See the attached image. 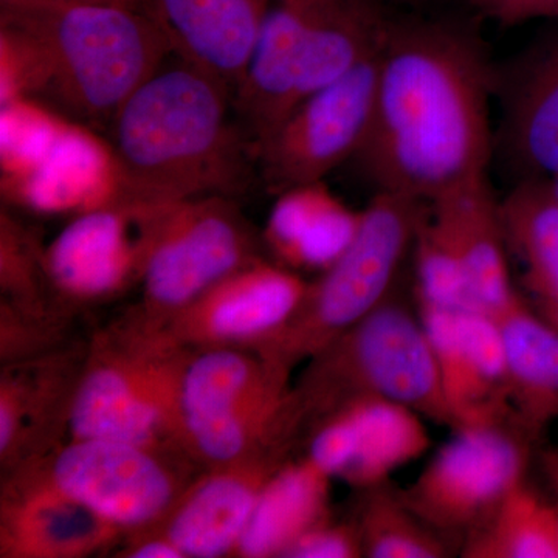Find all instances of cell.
I'll return each mask as SVG.
<instances>
[{
    "mask_svg": "<svg viewBox=\"0 0 558 558\" xmlns=\"http://www.w3.org/2000/svg\"><path fill=\"white\" fill-rule=\"evenodd\" d=\"M84 362L68 354L21 360L0 380V457L10 472L39 461L62 416L69 418ZM69 425V424H68Z\"/></svg>",
    "mask_w": 558,
    "mask_h": 558,
    "instance_id": "ffe728a7",
    "label": "cell"
},
{
    "mask_svg": "<svg viewBox=\"0 0 558 558\" xmlns=\"http://www.w3.org/2000/svg\"><path fill=\"white\" fill-rule=\"evenodd\" d=\"M295 391L307 421L349 400L377 398L453 428L421 312L403 300L398 288L357 325L307 360Z\"/></svg>",
    "mask_w": 558,
    "mask_h": 558,
    "instance_id": "277c9868",
    "label": "cell"
},
{
    "mask_svg": "<svg viewBox=\"0 0 558 558\" xmlns=\"http://www.w3.org/2000/svg\"><path fill=\"white\" fill-rule=\"evenodd\" d=\"M289 373L258 351L236 347L204 348L183 363L179 388V418L185 414L220 413L271 398L290 388Z\"/></svg>",
    "mask_w": 558,
    "mask_h": 558,
    "instance_id": "4316f807",
    "label": "cell"
},
{
    "mask_svg": "<svg viewBox=\"0 0 558 558\" xmlns=\"http://www.w3.org/2000/svg\"><path fill=\"white\" fill-rule=\"evenodd\" d=\"M175 54L236 89L271 0H154Z\"/></svg>",
    "mask_w": 558,
    "mask_h": 558,
    "instance_id": "44dd1931",
    "label": "cell"
},
{
    "mask_svg": "<svg viewBox=\"0 0 558 558\" xmlns=\"http://www.w3.org/2000/svg\"><path fill=\"white\" fill-rule=\"evenodd\" d=\"M311 0H271L233 92V113L253 154L299 102Z\"/></svg>",
    "mask_w": 558,
    "mask_h": 558,
    "instance_id": "d6986e66",
    "label": "cell"
},
{
    "mask_svg": "<svg viewBox=\"0 0 558 558\" xmlns=\"http://www.w3.org/2000/svg\"><path fill=\"white\" fill-rule=\"evenodd\" d=\"M396 2L403 3V5L424 7L435 2V0H396Z\"/></svg>",
    "mask_w": 558,
    "mask_h": 558,
    "instance_id": "74e56055",
    "label": "cell"
},
{
    "mask_svg": "<svg viewBox=\"0 0 558 558\" xmlns=\"http://www.w3.org/2000/svg\"><path fill=\"white\" fill-rule=\"evenodd\" d=\"M438 362L453 429L512 422L497 318L480 311L417 304Z\"/></svg>",
    "mask_w": 558,
    "mask_h": 558,
    "instance_id": "5bb4252c",
    "label": "cell"
},
{
    "mask_svg": "<svg viewBox=\"0 0 558 558\" xmlns=\"http://www.w3.org/2000/svg\"><path fill=\"white\" fill-rule=\"evenodd\" d=\"M427 208L413 197L376 191L354 241L310 282L288 325L256 351L290 374L376 310L396 289Z\"/></svg>",
    "mask_w": 558,
    "mask_h": 558,
    "instance_id": "5b68a950",
    "label": "cell"
},
{
    "mask_svg": "<svg viewBox=\"0 0 558 558\" xmlns=\"http://www.w3.org/2000/svg\"><path fill=\"white\" fill-rule=\"evenodd\" d=\"M539 314L543 317L548 318L553 325H556L558 328V304H553V306H542L538 307Z\"/></svg>",
    "mask_w": 558,
    "mask_h": 558,
    "instance_id": "8d00e7d4",
    "label": "cell"
},
{
    "mask_svg": "<svg viewBox=\"0 0 558 558\" xmlns=\"http://www.w3.org/2000/svg\"><path fill=\"white\" fill-rule=\"evenodd\" d=\"M121 534L54 486L38 462L10 472L0 506V556L84 558L109 549Z\"/></svg>",
    "mask_w": 558,
    "mask_h": 558,
    "instance_id": "9a60e30c",
    "label": "cell"
},
{
    "mask_svg": "<svg viewBox=\"0 0 558 558\" xmlns=\"http://www.w3.org/2000/svg\"><path fill=\"white\" fill-rule=\"evenodd\" d=\"M377 57L299 102L255 149L270 190L322 182L362 149L373 121Z\"/></svg>",
    "mask_w": 558,
    "mask_h": 558,
    "instance_id": "30bf717a",
    "label": "cell"
},
{
    "mask_svg": "<svg viewBox=\"0 0 558 558\" xmlns=\"http://www.w3.org/2000/svg\"><path fill=\"white\" fill-rule=\"evenodd\" d=\"M495 150L520 179L558 178V31L497 69Z\"/></svg>",
    "mask_w": 558,
    "mask_h": 558,
    "instance_id": "2e32d148",
    "label": "cell"
},
{
    "mask_svg": "<svg viewBox=\"0 0 558 558\" xmlns=\"http://www.w3.org/2000/svg\"><path fill=\"white\" fill-rule=\"evenodd\" d=\"M307 286L299 271L260 256L213 286L160 328L186 349L258 348L288 325Z\"/></svg>",
    "mask_w": 558,
    "mask_h": 558,
    "instance_id": "4fadbf2b",
    "label": "cell"
},
{
    "mask_svg": "<svg viewBox=\"0 0 558 558\" xmlns=\"http://www.w3.org/2000/svg\"><path fill=\"white\" fill-rule=\"evenodd\" d=\"M464 558H558V510L527 481L459 549Z\"/></svg>",
    "mask_w": 558,
    "mask_h": 558,
    "instance_id": "f1b7e54d",
    "label": "cell"
},
{
    "mask_svg": "<svg viewBox=\"0 0 558 558\" xmlns=\"http://www.w3.org/2000/svg\"><path fill=\"white\" fill-rule=\"evenodd\" d=\"M234 197L209 196L161 208L142 271L143 317L163 326L223 278L260 258Z\"/></svg>",
    "mask_w": 558,
    "mask_h": 558,
    "instance_id": "52a82bcc",
    "label": "cell"
},
{
    "mask_svg": "<svg viewBox=\"0 0 558 558\" xmlns=\"http://www.w3.org/2000/svg\"><path fill=\"white\" fill-rule=\"evenodd\" d=\"M497 318L513 424L537 442L558 418V328L517 295Z\"/></svg>",
    "mask_w": 558,
    "mask_h": 558,
    "instance_id": "cb8c5ba5",
    "label": "cell"
},
{
    "mask_svg": "<svg viewBox=\"0 0 558 558\" xmlns=\"http://www.w3.org/2000/svg\"><path fill=\"white\" fill-rule=\"evenodd\" d=\"M542 468L549 484L550 499L558 510V449L542 451Z\"/></svg>",
    "mask_w": 558,
    "mask_h": 558,
    "instance_id": "e575fe53",
    "label": "cell"
},
{
    "mask_svg": "<svg viewBox=\"0 0 558 558\" xmlns=\"http://www.w3.org/2000/svg\"><path fill=\"white\" fill-rule=\"evenodd\" d=\"M360 557H363V546L355 521L337 523L330 517L304 532L282 554V558Z\"/></svg>",
    "mask_w": 558,
    "mask_h": 558,
    "instance_id": "1f68e13d",
    "label": "cell"
},
{
    "mask_svg": "<svg viewBox=\"0 0 558 558\" xmlns=\"http://www.w3.org/2000/svg\"><path fill=\"white\" fill-rule=\"evenodd\" d=\"M428 205L457 248L473 310L495 317L519 292L510 278L498 199L487 178L473 180Z\"/></svg>",
    "mask_w": 558,
    "mask_h": 558,
    "instance_id": "7402d4cb",
    "label": "cell"
},
{
    "mask_svg": "<svg viewBox=\"0 0 558 558\" xmlns=\"http://www.w3.org/2000/svg\"><path fill=\"white\" fill-rule=\"evenodd\" d=\"M163 207L121 202L73 216L44 247L50 288L69 303H95L140 281Z\"/></svg>",
    "mask_w": 558,
    "mask_h": 558,
    "instance_id": "8fae6325",
    "label": "cell"
},
{
    "mask_svg": "<svg viewBox=\"0 0 558 558\" xmlns=\"http://www.w3.org/2000/svg\"><path fill=\"white\" fill-rule=\"evenodd\" d=\"M84 128L65 120L32 163L2 178L3 194L17 207L72 218L124 202L109 143Z\"/></svg>",
    "mask_w": 558,
    "mask_h": 558,
    "instance_id": "e0dca14e",
    "label": "cell"
},
{
    "mask_svg": "<svg viewBox=\"0 0 558 558\" xmlns=\"http://www.w3.org/2000/svg\"><path fill=\"white\" fill-rule=\"evenodd\" d=\"M553 182L554 191H556L558 197V178L550 180Z\"/></svg>",
    "mask_w": 558,
    "mask_h": 558,
    "instance_id": "f35d334b",
    "label": "cell"
},
{
    "mask_svg": "<svg viewBox=\"0 0 558 558\" xmlns=\"http://www.w3.org/2000/svg\"><path fill=\"white\" fill-rule=\"evenodd\" d=\"M292 447L209 469L185 488L157 534L171 539L185 558H219L236 553L264 484ZM156 527V526H154ZM153 529V527H150Z\"/></svg>",
    "mask_w": 558,
    "mask_h": 558,
    "instance_id": "ac0fdd59",
    "label": "cell"
},
{
    "mask_svg": "<svg viewBox=\"0 0 558 558\" xmlns=\"http://www.w3.org/2000/svg\"><path fill=\"white\" fill-rule=\"evenodd\" d=\"M480 21L501 28L539 20L558 21V0H468Z\"/></svg>",
    "mask_w": 558,
    "mask_h": 558,
    "instance_id": "d6a6232c",
    "label": "cell"
},
{
    "mask_svg": "<svg viewBox=\"0 0 558 558\" xmlns=\"http://www.w3.org/2000/svg\"><path fill=\"white\" fill-rule=\"evenodd\" d=\"M512 422L454 429L416 480L399 488L414 513L454 554L526 480L532 446Z\"/></svg>",
    "mask_w": 558,
    "mask_h": 558,
    "instance_id": "ba28073f",
    "label": "cell"
},
{
    "mask_svg": "<svg viewBox=\"0 0 558 558\" xmlns=\"http://www.w3.org/2000/svg\"><path fill=\"white\" fill-rule=\"evenodd\" d=\"M355 524L362 538L363 557L447 558L454 556L449 543L407 506L391 484L366 488Z\"/></svg>",
    "mask_w": 558,
    "mask_h": 558,
    "instance_id": "f546056e",
    "label": "cell"
},
{
    "mask_svg": "<svg viewBox=\"0 0 558 558\" xmlns=\"http://www.w3.org/2000/svg\"><path fill=\"white\" fill-rule=\"evenodd\" d=\"M231 102L226 83L183 58L161 65L109 124L123 201L172 205L247 190L258 168Z\"/></svg>",
    "mask_w": 558,
    "mask_h": 558,
    "instance_id": "3957f363",
    "label": "cell"
},
{
    "mask_svg": "<svg viewBox=\"0 0 558 558\" xmlns=\"http://www.w3.org/2000/svg\"><path fill=\"white\" fill-rule=\"evenodd\" d=\"M429 446L427 418L416 411L389 400L360 398L315 418L306 457L330 478L366 490L388 484Z\"/></svg>",
    "mask_w": 558,
    "mask_h": 558,
    "instance_id": "7c38bea8",
    "label": "cell"
},
{
    "mask_svg": "<svg viewBox=\"0 0 558 558\" xmlns=\"http://www.w3.org/2000/svg\"><path fill=\"white\" fill-rule=\"evenodd\" d=\"M332 481L307 457L286 461L264 484L234 554L282 558L304 532L329 519Z\"/></svg>",
    "mask_w": 558,
    "mask_h": 558,
    "instance_id": "484cf974",
    "label": "cell"
},
{
    "mask_svg": "<svg viewBox=\"0 0 558 558\" xmlns=\"http://www.w3.org/2000/svg\"><path fill=\"white\" fill-rule=\"evenodd\" d=\"M170 447L72 439L40 465L47 478L121 532L157 526L186 486Z\"/></svg>",
    "mask_w": 558,
    "mask_h": 558,
    "instance_id": "9c48e42d",
    "label": "cell"
},
{
    "mask_svg": "<svg viewBox=\"0 0 558 558\" xmlns=\"http://www.w3.org/2000/svg\"><path fill=\"white\" fill-rule=\"evenodd\" d=\"M100 2L116 3V5L130 7V9L156 11L154 0H100Z\"/></svg>",
    "mask_w": 558,
    "mask_h": 558,
    "instance_id": "d590c367",
    "label": "cell"
},
{
    "mask_svg": "<svg viewBox=\"0 0 558 558\" xmlns=\"http://www.w3.org/2000/svg\"><path fill=\"white\" fill-rule=\"evenodd\" d=\"M509 255L538 307L558 304V197L549 179H520L498 201Z\"/></svg>",
    "mask_w": 558,
    "mask_h": 558,
    "instance_id": "83f0119b",
    "label": "cell"
},
{
    "mask_svg": "<svg viewBox=\"0 0 558 558\" xmlns=\"http://www.w3.org/2000/svg\"><path fill=\"white\" fill-rule=\"evenodd\" d=\"M175 54L156 11L100 0H0V101L33 100L89 126Z\"/></svg>",
    "mask_w": 558,
    "mask_h": 558,
    "instance_id": "7a4b0ae2",
    "label": "cell"
},
{
    "mask_svg": "<svg viewBox=\"0 0 558 558\" xmlns=\"http://www.w3.org/2000/svg\"><path fill=\"white\" fill-rule=\"evenodd\" d=\"M497 68L465 21L389 17L373 121L352 163L376 191L433 204L487 178Z\"/></svg>",
    "mask_w": 558,
    "mask_h": 558,
    "instance_id": "6da1fadb",
    "label": "cell"
},
{
    "mask_svg": "<svg viewBox=\"0 0 558 558\" xmlns=\"http://www.w3.org/2000/svg\"><path fill=\"white\" fill-rule=\"evenodd\" d=\"M360 220L362 211L348 207L325 180L304 183L278 194L260 240L282 266L322 274L354 241Z\"/></svg>",
    "mask_w": 558,
    "mask_h": 558,
    "instance_id": "603a6c76",
    "label": "cell"
},
{
    "mask_svg": "<svg viewBox=\"0 0 558 558\" xmlns=\"http://www.w3.org/2000/svg\"><path fill=\"white\" fill-rule=\"evenodd\" d=\"M189 354L190 349L142 317L102 337L81 371L70 438L182 450L179 388Z\"/></svg>",
    "mask_w": 558,
    "mask_h": 558,
    "instance_id": "8992f818",
    "label": "cell"
},
{
    "mask_svg": "<svg viewBox=\"0 0 558 558\" xmlns=\"http://www.w3.org/2000/svg\"><path fill=\"white\" fill-rule=\"evenodd\" d=\"M417 304L444 310L475 311L468 279L449 231L433 215L429 205L418 226L413 250Z\"/></svg>",
    "mask_w": 558,
    "mask_h": 558,
    "instance_id": "4dcf8cb0",
    "label": "cell"
},
{
    "mask_svg": "<svg viewBox=\"0 0 558 558\" xmlns=\"http://www.w3.org/2000/svg\"><path fill=\"white\" fill-rule=\"evenodd\" d=\"M389 17L385 0H311L299 102L376 57Z\"/></svg>",
    "mask_w": 558,
    "mask_h": 558,
    "instance_id": "d4e9b609",
    "label": "cell"
},
{
    "mask_svg": "<svg viewBox=\"0 0 558 558\" xmlns=\"http://www.w3.org/2000/svg\"><path fill=\"white\" fill-rule=\"evenodd\" d=\"M124 553L131 558H185L171 539L156 532H140L134 545Z\"/></svg>",
    "mask_w": 558,
    "mask_h": 558,
    "instance_id": "836d02e7",
    "label": "cell"
}]
</instances>
